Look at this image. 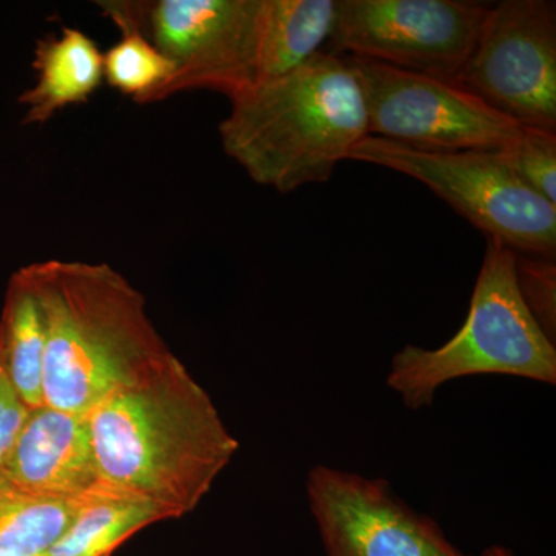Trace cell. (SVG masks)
Listing matches in <instances>:
<instances>
[{"instance_id": "obj_1", "label": "cell", "mask_w": 556, "mask_h": 556, "mask_svg": "<svg viewBox=\"0 0 556 556\" xmlns=\"http://www.w3.org/2000/svg\"><path fill=\"white\" fill-rule=\"evenodd\" d=\"M87 419L101 481L177 518L199 507L240 448L207 391L175 354L110 394Z\"/></svg>"}, {"instance_id": "obj_2", "label": "cell", "mask_w": 556, "mask_h": 556, "mask_svg": "<svg viewBox=\"0 0 556 556\" xmlns=\"http://www.w3.org/2000/svg\"><path fill=\"white\" fill-rule=\"evenodd\" d=\"M21 269L46 321L47 407L87 416L174 354L144 295L112 266L47 260Z\"/></svg>"}, {"instance_id": "obj_3", "label": "cell", "mask_w": 556, "mask_h": 556, "mask_svg": "<svg viewBox=\"0 0 556 556\" xmlns=\"http://www.w3.org/2000/svg\"><path fill=\"white\" fill-rule=\"evenodd\" d=\"M229 101L218 127L226 155L252 181L280 193L327 182L369 135L357 75L346 58L329 51Z\"/></svg>"}, {"instance_id": "obj_4", "label": "cell", "mask_w": 556, "mask_h": 556, "mask_svg": "<svg viewBox=\"0 0 556 556\" xmlns=\"http://www.w3.org/2000/svg\"><path fill=\"white\" fill-rule=\"evenodd\" d=\"M501 375L555 386L556 348L526 308L515 252L486 240L466 324L444 345H405L391 358L387 386L405 407H431L439 388L468 376Z\"/></svg>"}, {"instance_id": "obj_5", "label": "cell", "mask_w": 556, "mask_h": 556, "mask_svg": "<svg viewBox=\"0 0 556 556\" xmlns=\"http://www.w3.org/2000/svg\"><path fill=\"white\" fill-rule=\"evenodd\" d=\"M350 160L417 179L486 240L517 254L556 257V206L522 182L497 150H424L368 135Z\"/></svg>"}, {"instance_id": "obj_6", "label": "cell", "mask_w": 556, "mask_h": 556, "mask_svg": "<svg viewBox=\"0 0 556 556\" xmlns=\"http://www.w3.org/2000/svg\"><path fill=\"white\" fill-rule=\"evenodd\" d=\"M263 0L100 2L116 27L142 33L174 64L149 104L188 90L232 98L258 83Z\"/></svg>"}, {"instance_id": "obj_7", "label": "cell", "mask_w": 556, "mask_h": 556, "mask_svg": "<svg viewBox=\"0 0 556 556\" xmlns=\"http://www.w3.org/2000/svg\"><path fill=\"white\" fill-rule=\"evenodd\" d=\"M453 83L526 129L556 134V5L504 0Z\"/></svg>"}, {"instance_id": "obj_8", "label": "cell", "mask_w": 556, "mask_h": 556, "mask_svg": "<svg viewBox=\"0 0 556 556\" xmlns=\"http://www.w3.org/2000/svg\"><path fill=\"white\" fill-rule=\"evenodd\" d=\"M364 91L371 137L424 150H501L522 130L448 79L346 56Z\"/></svg>"}, {"instance_id": "obj_9", "label": "cell", "mask_w": 556, "mask_h": 556, "mask_svg": "<svg viewBox=\"0 0 556 556\" xmlns=\"http://www.w3.org/2000/svg\"><path fill=\"white\" fill-rule=\"evenodd\" d=\"M486 13L459 0H338L329 53L455 80Z\"/></svg>"}, {"instance_id": "obj_10", "label": "cell", "mask_w": 556, "mask_h": 556, "mask_svg": "<svg viewBox=\"0 0 556 556\" xmlns=\"http://www.w3.org/2000/svg\"><path fill=\"white\" fill-rule=\"evenodd\" d=\"M306 493L327 556H468L387 479L316 466Z\"/></svg>"}, {"instance_id": "obj_11", "label": "cell", "mask_w": 556, "mask_h": 556, "mask_svg": "<svg viewBox=\"0 0 556 556\" xmlns=\"http://www.w3.org/2000/svg\"><path fill=\"white\" fill-rule=\"evenodd\" d=\"M101 482L87 416L62 409H30L0 489L49 501H79Z\"/></svg>"}, {"instance_id": "obj_12", "label": "cell", "mask_w": 556, "mask_h": 556, "mask_svg": "<svg viewBox=\"0 0 556 556\" xmlns=\"http://www.w3.org/2000/svg\"><path fill=\"white\" fill-rule=\"evenodd\" d=\"M35 84L21 94L25 124H46L70 105L84 104L104 80V53L78 28L40 39L35 50Z\"/></svg>"}, {"instance_id": "obj_13", "label": "cell", "mask_w": 556, "mask_h": 556, "mask_svg": "<svg viewBox=\"0 0 556 556\" xmlns=\"http://www.w3.org/2000/svg\"><path fill=\"white\" fill-rule=\"evenodd\" d=\"M177 519L170 510L101 481L80 497L64 533L42 556H112L139 530Z\"/></svg>"}, {"instance_id": "obj_14", "label": "cell", "mask_w": 556, "mask_h": 556, "mask_svg": "<svg viewBox=\"0 0 556 556\" xmlns=\"http://www.w3.org/2000/svg\"><path fill=\"white\" fill-rule=\"evenodd\" d=\"M338 0H263L260 14L258 83L295 72L328 46Z\"/></svg>"}, {"instance_id": "obj_15", "label": "cell", "mask_w": 556, "mask_h": 556, "mask_svg": "<svg viewBox=\"0 0 556 556\" xmlns=\"http://www.w3.org/2000/svg\"><path fill=\"white\" fill-rule=\"evenodd\" d=\"M46 321L22 269L11 277L0 317V368L28 409L43 405Z\"/></svg>"}, {"instance_id": "obj_16", "label": "cell", "mask_w": 556, "mask_h": 556, "mask_svg": "<svg viewBox=\"0 0 556 556\" xmlns=\"http://www.w3.org/2000/svg\"><path fill=\"white\" fill-rule=\"evenodd\" d=\"M79 501H49L0 489V555L42 556L67 529Z\"/></svg>"}, {"instance_id": "obj_17", "label": "cell", "mask_w": 556, "mask_h": 556, "mask_svg": "<svg viewBox=\"0 0 556 556\" xmlns=\"http://www.w3.org/2000/svg\"><path fill=\"white\" fill-rule=\"evenodd\" d=\"M174 64L142 33L121 31V39L104 53V80L138 104L174 75Z\"/></svg>"}, {"instance_id": "obj_18", "label": "cell", "mask_w": 556, "mask_h": 556, "mask_svg": "<svg viewBox=\"0 0 556 556\" xmlns=\"http://www.w3.org/2000/svg\"><path fill=\"white\" fill-rule=\"evenodd\" d=\"M497 153L522 182L556 206V134L522 127Z\"/></svg>"}, {"instance_id": "obj_19", "label": "cell", "mask_w": 556, "mask_h": 556, "mask_svg": "<svg viewBox=\"0 0 556 556\" xmlns=\"http://www.w3.org/2000/svg\"><path fill=\"white\" fill-rule=\"evenodd\" d=\"M515 273L519 295L535 318L538 327L552 343L556 342L555 260L532 257L515 252Z\"/></svg>"}, {"instance_id": "obj_20", "label": "cell", "mask_w": 556, "mask_h": 556, "mask_svg": "<svg viewBox=\"0 0 556 556\" xmlns=\"http://www.w3.org/2000/svg\"><path fill=\"white\" fill-rule=\"evenodd\" d=\"M28 412L0 368V478Z\"/></svg>"}, {"instance_id": "obj_21", "label": "cell", "mask_w": 556, "mask_h": 556, "mask_svg": "<svg viewBox=\"0 0 556 556\" xmlns=\"http://www.w3.org/2000/svg\"><path fill=\"white\" fill-rule=\"evenodd\" d=\"M479 556H515V554L503 546H490Z\"/></svg>"}, {"instance_id": "obj_22", "label": "cell", "mask_w": 556, "mask_h": 556, "mask_svg": "<svg viewBox=\"0 0 556 556\" xmlns=\"http://www.w3.org/2000/svg\"><path fill=\"white\" fill-rule=\"evenodd\" d=\"M0 556H7V555H0Z\"/></svg>"}]
</instances>
